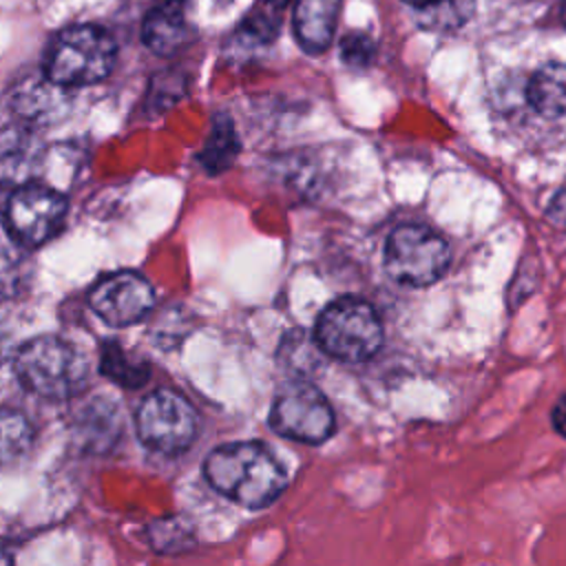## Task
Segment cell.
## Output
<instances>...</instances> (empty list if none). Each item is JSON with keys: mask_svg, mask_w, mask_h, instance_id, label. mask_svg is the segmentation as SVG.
Masks as SVG:
<instances>
[{"mask_svg": "<svg viewBox=\"0 0 566 566\" xmlns=\"http://www.w3.org/2000/svg\"><path fill=\"white\" fill-rule=\"evenodd\" d=\"M117 60V44L95 24H75L60 31L46 53L44 75L69 88L102 82Z\"/></svg>", "mask_w": 566, "mask_h": 566, "instance_id": "3", "label": "cell"}, {"mask_svg": "<svg viewBox=\"0 0 566 566\" xmlns=\"http://www.w3.org/2000/svg\"><path fill=\"white\" fill-rule=\"evenodd\" d=\"M91 310L111 327L139 323L155 307L153 285L137 272L122 270L102 276L88 292Z\"/></svg>", "mask_w": 566, "mask_h": 566, "instance_id": "9", "label": "cell"}, {"mask_svg": "<svg viewBox=\"0 0 566 566\" xmlns=\"http://www.w3.org/2000/svg\"><path fill=\"white\" fill-rule=\"evenodd\" d=\"M237 153H239V139L234 135L232 122L228 117L219 115L212 124L210 137L206 142L199 159L208 172H221L232 164Z\"/></svg>", "mask_w": 566, "mask_h": 566, "instance_id": "20", "label": "cell"}, {"mask_svg": "<svg viewBox=\"0 0 566 566\" xmlns=\"http://www.w3.org/2000/svg\"><path fill=\"white\" fill-rule=\"evenodd\" d=\"M102 374L117 385L135 389L148 380V365L133 363L115 343H106L102 349Z\"/></svg>", "mask_w": 566, "mask_h": 566, "instance_id": "21", "label": "cell"}, {"mask_svg": "<svg viewBox=\"0 0 566 566\" xmlns=\"http://www.w3.org/2000/svg\"><path fill=\"white\" fill-rule=\"evenodd\" d=\"M44 144L27 124L0 128V186H29L44 164Z\"/></svg>", "mask_w": 566, "mask_h": 566, "instance_id": "10", "label": "cell"}, {"mask_svg": "<svg viewBox=\"0 0 566 566\" xmlns=\"http://www.w3.org/2000/svg\"><path fill=\"white\" fill-rule=\"evenodd\" d=\"M0 566H13V559L7 551H0Z\"/></svg>", "mask_w": 566, "mask_h": 566, "instance_id": "26", "label": "cell"}, {"mask_svg": "<svg viewBox=\"0 0 566 566\" xmlns=\"http://www.w3.org/2000/svg\"><path fill=\"white\" fill-rule=\"evenodd\" d=\"M122 429L124 416L119 411V405L108 396H95L93 400H88L73 422L75 442L91 453L111 451L117 444Z\"/></svg>", "mask_w": 566, "mask_h": 566, "instance_id": "11", "label": "cell"}, {"mask_svg": "<svg viewBox=\"0 0 566 566\" xmlns=\"http://www.w3.org/2000/svg\"><path fill=\"white\" fill-rule=\"evenodd\" d=\"M546 217H548L553 223L566 226V186L559 188V190L553 195V199H551V203H548V208H546Z\"/></svg>", "mask_w": 566, "mask_h": 566, "instance_id": "23", "label": "cell"}, {"mask_svg": "<svg viewBox=\"0 0 566 566\" xmlns=\"http://www.w3.org/2000/svg\"><path fill=\"white\" fill-rule=\"evenodd\" d=\"M139 440L164 455L184 453L199 431L195 407L177 391L157 389L148 394L135 413Z\"/></svg>", "mask_w": 566, "mask_h": 566, "instance_id": "7", "label": "cell"}, {"mask_svg": "<svg viewBox=\"0 0 566 566\" xmlns=\"http://www.w3.org/2000/svg\"><path fill=\"white\" fill-rule=\"evenodd\" d=\"M33 427L22 411L0 407V464H11L29 453Z\"/></svg>", "mask_w": 566, "mask_h": 566, "instance_id": "19", "label": "cell"}, {"mask_svg": "<svg viewBox=\"0 0 566 566\" xmlns=\"http://www.w3.org/2000/svg\"><path fill=\"white\" fill-rule=\"evenodd\" d=\"M314 343L334 360L363 363L380 349L382 325L367 301L340 296L318 314Z\"/></svg>", "mask_w": 566, "mask_h": 566, "instance_id": "4", "label": "cell"}, {"mask_svg": "<svg viewBox=\"0 0 566 566\" xmlns=\"http://www.w3.org/2000/svg\"><path fill=\"white\" fill-rule=\"evenodd\" d=\"M64 217L66 199L57 190L35 184L15 188L4 210L9 234L27 248L42 245L57 234Z\"/></svg>", "mask_w": 566, "mask_h": 566, "instance_id": "8", "label": "cell"}, {"mask_svg": "<svg viewBox=\"0 0 566 566\" xmlns=\"http://www.w3.org/2000/svg\"><path fill=\"white\" fill-rule=\"evenodd\" d=\"M340 57L349 66H369L376 57V44L367 33L360 31H349L340 40Z\"/></svg>", "mask_w": 566, "mask_h": 566, "instance_id": "22", "label": "cell"}, {"mask_svg": "<svg viewBox=\"0 0 566 566\" xmlns=\"http://www.w3.org/2000/svg\"><path fill=\"white\" fill-rule=\"evenodd\" d=\"M526 95L531 106L544 117H559L566 113V64L551 62L533 73Z\"/></svg>", "mask_w": 566, "mask_h": 566, "instance_id": "15", "label": "cell"}, {"mask_svg": "<svg viewBox=\"0 0 566 566\" xmlns=\"http://www.w3.org/2000/svg\"><path fill=\"white\" fill-rule=\"evenodd\" d=\"M268 422L274 433L301 444H321L336 431L334 407L307 380H290L274 394Z\"/></svg>", "mask_w": 566, "mask_h": 566, "instance_id": "5", "label": "cell"}, {"mask_svg": "<svg viewBox=\"0 0 566 566\" xmlns=\"http://www.w3.org/2000/svg\"><path fill=\"white\" fill-rule=\"evenodd\" d=\"M203 478L217 493L254 511L270 506L290 484L283 464L256 440L212 449L203 460Z\"/></svg>", "mask_w": 566, "mask_h": 566, "instance_id": "1", "label": "cell"}, {"mask_svg": "<svg viewBox=\"0 0 566 566\" xmlns=\"http://www.w3.org/2000/svg\"><path fill=\"white\" fill-rule=\"evenodd\" d=\"M146 537L157 553H166V555L188 553L197 546L195 526L184 515H166V517L153 520L146 526Z\"/></svg>", "mask_w": 566, "mask_h": 566, "instance_id": "17", "label": "cell"}, {"mask_svg": "<svg viewBox=\"0 0 566 566\" xmlns=\"http://www.w3.org/2000/svg\"><path fill=\"white\" fill-rule=\"evenodd\" d=\"M475 0H424L416 7V22L427 31H455L473 15Z\"/></svg>", "mask_w": 566, "mask_h": 566, "instance_id": "18", "label": "cell"}, {"mask_svg": "<svg viewBox=\"0 0 566 566\" xmlns=\"http://www.w3.org/2000/svg\"><path fill=\"white\" fill-rule=\"evenodd\" d=\"M4 354H7V332H4V327L0 325V365H2V360H4Z\"/></svg>", "mask_w": 566, "mask_h": 566, "instance_id": "25", "label": "cell"}, {"mask_svg": "<svg viewBox=\"0 0 566 566\" xmlns=\"http://www.w3.org/2000/svg\"><path fill=\"white\" fill-rule=\"evenodd\" d=\"M405 2H409V4H413V7H418V4H422L424 0H405Z\"/></svg>", "mask_w": 566, "mask_h": 566, "instance_id": "28", "label": "cell"}, {"mask_svg": "<svg viewBox=\"0 0 566 566\" xmlns=\"http://www.w3.org/2000/svg\"><path fill=\"white\" fill-rule=\"evenodd\" d=\"M184 0H164L155 4L142 24V40L155 55H175L190 40Z\"/></svg>", "mask_w": 566, "mask_h": 566, "instance_id": "12", "label": "cell"}, {"mask_svg": "<svg viewBox=\"0 0 566 566\" xmlns=\"http://www.w3.org/2000/svg\"><path fill=\"white\" fill-rule=\"evenodd\" d=\"M551 424H553V429H555L562 438H566V394H562V396L557 398V402L553 405Z\"/></svg>", "mask_w": 566, "mask_h": 566, "instance_id": "24", "label": "cell"}, {"mask_svg": "<svg viewBox=\"0 0 566 566\" xmlns=\"http://www.w3.org/2000/svg\"><path fill=\"white\" fill-rule=\"evenodd\" d=\"M449 261L447 241L420 223L394 228L385 243V270L394 281L409 287L436 283L447 272Z\"/></svg>", "mask_w": 566, "mask_h": 566, "instance_id": "6", "label": "cell"}, {"mask_svg": "<svg viewBox=\"0 0 566 566\" xmlns=\"http://www.w3.org/2000/svg\"><path fill=\"white\" fill-rule=\"evenodd\" d=\"M559 18H562V24L566 27V0H564V4H562V9H559Z\"/></svg>", "mask_w": 566, "mask_h": 566, "instance_id": "27", "label": "cell"}, {"mask_svg": "<svg viewBox=\"0 0 566 566\" xmlns=\"http://www.w3.org/2000/svg\"><path fill=\"white\" fill-rule=\"evenodd\" d=\"M290 0H256L252 11L237 29V42L241 46H268L281 27V18Z\"/></svg>", "mask_w": 566, "mask_h": 566, "instance_id": "16", "label": "cell"}, {"mask_svg": "<svg viewBox=\"0 0 566 566\" xmlns=\"http://www.w3.org/2000/svg\"><path fill=\"white\" fill-rule=\"evenodd\" d=\"M13 371L24 389L44 400H69L88 378L84 356L60 336H35L18 347Z\"/></svg>", "mask_w": 566, "mask_h": 566, "instance_id": "2", "label": "cell"}, {"mask_svg": "<svg viewBox=\"0 0 566 566\" xmlns=\"http://www.w3.org/2000/svg\"><path fill=\"white\" fill-rule=\"evenodd\" d=\"M343 0H296L292 24L298 44L310 53L325 51L336 33Z\"/></svg>", "mask_w": 566, "mask_h": 566, "instance_id": "14", "label": "cell"}, {"mask_svg": "<svg viewBox=\"0 0 566 566\" xmlns=\"http://www.w3.org/2000/svg\"><path fill=\"white\" fill-rule=\"evenodd\" d=\"M11 108L27 124H53L66 113L69 93L46 75L29 77L15 86L11 95Z\"/></svg>", "mask_w": 566, "mask_h": 566, "instance_id": "13", "label": "cell"}]
</instances>
